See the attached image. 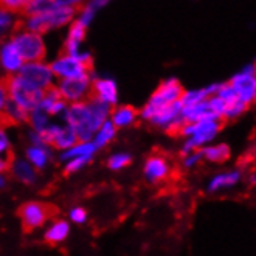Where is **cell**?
<instances>
[{"label": "cell", "mask_w": 256, "mask_h": 256, "mask_svg": "<svg viewBox=\"0 0 256 256\" xmlns=\"http://www.w3.org/2000/svg\"><path fill=\"white\" fill-rule=\"evenodd\" d=\"M250 180H252V184H256V176H254V174H252Z\"/></svg>", "instance_id": "cell-41"}, {"label": "cell", "mask_w": 256, "mask_h": 256, "mask_svg": "<svg viewBox=\"0 0 256 256\" xmlns=\"http://www.w3.org/2000/svg\"><path fill=\"white\" fill-rule=\"evenodd\" d=\"M6 185V177L4 172H0V188H4Z\"/></svg>", "instance_id": "cell-40"}, {"label": "cell", "mask_w": 256, "mask_h": 256, "mask_svg": "<svg viewBox=\"0 0 256 256\" xmlns=\"http://www.w3.org/2000/svg\"><path fill=\"white\" fill-rule=\"evenodd\" d=\"M115 134H116V128L112 124L110 120H108L106 123H104L98 130L96 134L94 135V138H92V143L96 149L100 148H104L108 143H110L115 137Z\"/></svg>", "instance_id": "cell-29"}, {"label": "cell", "mask_w": 256, "mask_h": 256, "mask_svg": "<svg viewBox=\"0 0 256 256\" xmlns=\"http://www.w3.org/2000/svg\"><path fill=\"white\" fill-rule=\"evenodd\" d=\"M11 42L16 47L18 53L24 59V62H39L45 58V44L40 34L18 30L11 36Z\"/></svg>", "instance_id": "cell-7"}, {"label": "cell", "mask_w": 256, "mask_h": 256, "mask_svg": "<svg viewBox=\"0 0 256 256\" xmlns=\"http://www.w3.org/2000/svg\"><path fill=\"white\" fill-rule=\"evenodd\" d=\"M24 64V59L20 58L11 40L5 42L0 47V66L8 74H18Z\"/></svg>", "instance_id": "cell-17"}, {"label": "cell", "mask_w": 256, "mask_h": 256, "mask_svg": "<svg viewBox=\"0 0 256 256\" xmlns=\"http://www.w3.org/2000/svg\"><path fill=\"white\" fill-rule=\"evenodd\" d=\"M6 81H8V92L11 101L19 104L26 112H32L39 106L44 92H39V90H34L30 86H26L18 74H6Z\"/></svg>", "instance_id": "cell-10"}, {"label": "cell", "mask_w": 256, "mask_h": 256, "mask_svg": "<svg viewBox=\"0 0 256 256\" xmlns=\"http://www.w3.org/2000/svg\"><path fill=\"white\" fill-rule=\"evenodd\" d=\"M14 14H11L10 11L0 8V34L6 33L10 28H12L14 25Z\"/></svg>", "instance_id": "cell-34"}, {"label": "cell", "mask_w": 256, "mask_h": 256, "mask_svg": "<svg viewBox=\"0 0 256 256\" xmlns=\"http://www.w3.org/2000/svg\"><path fill=\"white\" fill-rule=\"evenodd\" d=\"M200 162H202L200 150H194V152H190L186 156H182V164H184V168H186V170L196 168Z\"/></svg>", "instance_id": "cell-37"}, {"label": "cell", "mask_w": 256, "mask_h": 256, "mask_svg": "<svg viewBox=\"0 0 256 256\" xmlns=\"http://www.w3.org/2000/svg\"><path fill=\"white\" fill-rule=\"evenodd\" d=\"M25 4H26L25 0H2L0 2V8L10 11L11 14H16V12H24Z\"/></svg>", "instance_id": "cell-36"}, {"label": "cell", "mask_w": 256, "mask_h": 256, "mask_svg": "<svg viewBox=\"0 0 256 256\" xmlns=\"http://www.w3.org/2000/svg\"><path fill=\"white\" fill-rule=\"evenodd\" d=\"M182 120L184 123H199L205 122V120H218L210 108L208 100L199 104H194V106L182 108Z\"/></svg>", "instance_id": "cell-19"}, {"label": "cell", "mask_w": 256, "mask_h": 256, "mask_svg": "<svg viewBox=\"0 0 256 256\" xmlns=\"http://www.w3.org/2000/svg\"><path fill=\"white\" fill-rule=\"evenodd\" d=\"M132 162V157L126 152H118V154H114L109 160H108V166L114 171H118V170H123L126 168L128 164H130Z\"/></svg>", "instance_id": "cell-32"}, {"label": "cell", "mask_w": 256, "mask_h": 256, "mask_svg": "<svg viewBox=\"0 0 256 256\" xmlns=\"http://www.w3.org/2000/svg\"><path fill=\"white\" fill-rule=\"evenodd\" d=\"M18 76L32 88L39 90V92H45L53 87L54 82V74L52 72V67L44 62H25L22 68L19 70Z\"/></svg>", "instance_id": "cell-9"}, {"label": "cell", "mask_w": 256, "mask_h": 256, "mask_svg": "<svg viewBox=\"0 0 256 256\" xmlns=\"http://www.w3.org/2000/svg\"><path fill=\"white\" fill-rule=\"evenodd\" d=\"M25 160L32 164L34 170H44L50 162V150L48 148L42 146H28L25 150Z\"/></svg>", "instance_id": "cell-26"}, {"label": "cell", "mask_w": 256, "mask_h": 256, "mask_svg": "<svg viewBox=\"0 0 256 256\" xmlns=\"http://www.w3.org/2000/svg\"><path fill=\"white\" fill-rule=\"evenodd\" d=\"M4 120V124L6 126H16V124H22L25 122H28V112L25 109H22L19 104H16L14 101H8L5 109L0 112Z\"/></svg>", "instance_id": "cell-24"}, {"label": "cell", "mask_w": 256, "mask_h": 256, "mask_svg": "<svg viewBox=\"0 0 256 256\" xmlns=\"http://www.w3.org/2000/svg\"><path fill=\"white\" fill-rule=\"evenodd\" d=\"M90 98L106 104V106H115L118 101V88L114 80L110 78H92V92Z\"/></svg>", "instance_id": "cell-15"}, {"label": "cell", "mask_w": 256, "mask_h": 256, "mask_svg": "<svg viewBox=\"0 0 256 256\" xmlns=\"http://www.w3.org/2000/svg\"><path fill=\"white\" fill-rule=\"evenodd\" d=\"M92 54L80 52L78 54L70 56L62 54L56 61H53L52 72L54 78L62 80H81V78H90L92 76Z\"/></svg>", "instance_id": "cell-4"}, {"label": "cell", "mask_w": 256, "mask_h": 256, "mask_svg": "<svg viewBox=\"0 0 256 256\" xmlns=\"http://www.w3.org/2000/svg\"><path fill=\"white\" fill-rule=\"evenodd\" d=\"M96 8L94 6V4L92 2H88V4H86V5H81V11H80V16H78V22L81 24V25H84L86 28L92 24V20H94V18H95V14H96Z\"/></svg>", "instance_id": "cell-33"}, {"label": "cell", "mask_w": 256, "mask_h": 256, "mask_svg": "<svg viewBox=\"0 0 256 256\" xmlns=\"http://www.w3.org/2000/svg\"><path fill=\"white\" fill-rule=\"evenodd\" d=\"M240 182H242V171L240 170H228V171H220L216 172L212 178L208 180L206 190L208 192H222L236 188Z\"/></svg>", "instance_id": "cell-16"}, {"label": "cell", "mask_w": 256, "mask_h": 256, "mask_svg": "<svg viewBox=\"0 0 256 256\" xmlns=\"http://www.w3.org/2000/svg\"><path fill=\"white\" fill-rule=\"evenodd\" d=\"M10 172L12 174V177L19 180V182L25 184V185H33L38 180V172L30 164L25 158H16L12 162Z\"/></svg>", "instance_id": "cell-22"}, {"label": "cell", "mask_w": 256, "mask_h": 256, "mask_svg": "<svg viewBox=\"0 0 256 256\" xmlns=\"http://www.w3.org/2000/svg\"><path fill=\"white\" fill-rule=\"evenodd\" d=\"M16 160L12 152V146L5 129L0 128V172L10 171L12 162Z\"/></svg>", "instance_id": "cell-27"}, {"label": "cell", "mask_w": 256, "mask_h": 256, "mask_svg": "<svg viewBox=\"0 0 256 256\" xmlns=\"http://www.w3.org/2000/svg\"><path fill=\"white\" fill-rule=\"evenodd\" d=\"M109 116L110 108L92 98L84 102L68 104L64 112L66 126L76 134L78 142H92L96 130L108 122Z\"/></svg>", "instance_id": "cell-1"}, {"label": "cell", "mask_w": 256, "mask_h": 256, "mask_svg": "<svg viewBox=\"0 0 256 256\" xmlns=\"http://www.w3.org/2000/svg\"><path fill=\"white\" fill-rule=\"evenodd\" d=\"M40 134L42 142L45 146H52L59 150H67L73 148L78 143V137L68 126H58V124H50L47 129H44Z\"/></svg>", "instance_id": "cell-12"}, {"label": "cell", "mask_w": 256, "mask_h": 256, "mask_svg": "<svg viewBox=\"0 0 256 256\" xmlns=\"http://www.w3.org/2000/svg\"><path fill=\"white\" fill-rule=\"evenodd\" d=\"M58 88L61 98L68 104L84 102L90 100V92H92V76L90 78H81V80H62L59 81Z\"/></svg>", "instance_id": "cell-11"}, {"label": "cell", "mask_w": 256, "mask_h": 256, "mask_svg": "<svg viewBox=\"0 0 256 256\" xmlns=\"http://www.w3.org/2000/svg\"><path fill=\"white\" fill-rule=\"evenodd\" d=\"M222 129L220 120H205V122L199 123H184L182 129H180V135H184L186 138L180 154L186 156L194 150H200L202 148L208 146L212 143Z\"/></svg>", "instance_id": "cell-3"}, {"label": "cell", "mask_w": 256, "mask_h": 256, "mask_svg": "<svg viewBox=\"0 0 256 256\" xmlns=\"http://www.w3.org/2000/svg\"><path fill=\"white\" fill-rule=\"evenodd\" d=\"M70 219L74 224H84L87 220V212L81 206H74L70 210Z\"/></svg>", "instance_id": "cell-39"}, {"label": "cell", "mask_w": 256, "mask_h": 256, "mask_svg": "<svg viewBox=\"0 0 256 256\" xmlns=\"http://www.w3.org/2000/svg\"><path fill=\"white\" fill-rule=\"evenodd\" d=\"M48 116H50L48 114H45L39 108L33 109L32 112H28V123L32 124V130L42 132L44 129H47L50 126Z\"/></svg>", "instance_id": "cell-31"}, {"label": "cell", "mask_w": 256, "mask_h": 256, "mask_svg": "<svg viewBox=\"0 0 256 256\" xmlns=\"http://www.w3.org/2000/svg\"><path fill=\"white\" fill-rule=\"evenodd\" d=\"M172 166L170 160L162 154L149 156L144 162L143 174L149 184H162L171 177Z\"/></svg>", "instance_id": "cell-14"}, {"label": "cell", "mask_w": 256, "mask_h": 256, "mask_svg": "<svg viewBox=\"0 0 256 256\" xmlns=\"http://www.w3.org/2000/svg\"><path fill=\"white\" fill-rule=\"evenodd\" d=\"M182 95H184V87L177 78L164 80L156 88V92L150 95L149 101L146 102V106L142 109V112H140L142 118L146 120V122H149V120L152 118L160 109L180 101Z\"/></svg>", "instance_id": "cell-5"}, {"label": "cell", "mask_w": 256, "mask_h": 256, "mask_svg": "<svg viewBox=\"0 0 256 256\" xmlns=\"http://www.w3.org/2000/svg\"><path fill=\"white\" fill-rule=\"evenodd\" d=\"M68 233H70L68 222L64 220V219H58L50 225L47 230H45L44 239H45V242H47V244L56 246V244L64 242V240L67 239V236H68Z\"/></svg>", "instance_id": "cell-23"}, {"label": "cell", "mask_w": 256, "mask_h": 256, "mask_svg": "<svg viewBox=\"0 0 256 256\" xmlns=\"http://www.w3.org/2000/svg\"><path fill=\"white\" fill-rule=\"evenodd\" d=\"M202 160H206L210 163L220 164L230 160L232 157V148L227 143H216V144H208L200 149Z\"/></svg>", "instance_id": "cell-21"}, {"label": "cell", "mask_w": 256, "mask_h": 256, "mask_svg": "<svg viewBox=\"0 0 256 256\" xmlns=\"http://www.w3.org/2000/svg\"><path fill=\"white\" fill-rule=\"evenodd\" d=\"M210 98V94L206 87L202 88H190V90H184V95L180 98V102H182V108H188V106H194V104L204 102Z\"/></svg>", "instance_id": "cell-30"}, {"label": "cell", "mask_w": 256, "mask_h": 256, "mask_svg": "<svg viewBox=\"0 0 256 256\" xmlns=\"http://www.w3.org/2000/svg\"><path fill=\"white\" fill-rule=\"evenodd\" d=\"M138 112L132 106H116L110 112V122L115 128H128L135 123Z\"/></svg>", "instance_id": "cell-25"}, {"label": "cell", "mask_w": 256, "mask_h": 256, "mask_svg": "<svg viewBox=\"0 0 256 256\" xmlns=\"http://www.w3.org/2000/svg\"><path fill=\"white\" fill-rule=\"evenodd\" d=\"M10 101V92H8V81L6 76L0 78V112H2Z\"/></svg>", "instance_id": "cell-38"}, {"label": "cell", "mask_w": 256, "mask_h": 256, "mask_svg": "<svg viewBox=\"0 0 256 256\" xmlns=\"http://www.w3.org/2000/svg\"><path fill=\"white\" fill-rule=\"evenodd\" d=\"M78 6H81V4L74 2V0H56V6L53 10L26 18L24 30L36 34H42L47 33L48 30L64 26L73 22Z\"/></svg>", "instance_id": "cell-2"}, {"label": "cell", "mask_w": 256, "mask_h": 256, "mask_svg": "<svg viewBox=\"0 0 256 256\" xmlns=\"http://www.w3.org/2000/svg\"><path fill=\"white\" fill-rule=\"evenodd\" d=\"M96 150V148L94 146L92 142H78L73 148L64 150L61 154V160H73V158H78V157H92L94 152Z\"/></svg>", "instance_id": "cell-28"}, {"label": "cell", "mask_w": 256, "mask_h": 256, "mask_svg": "<svg viewBox=\"0 0 256 256\" xmlns=\"http://www.w3.org/2000/svg\"><path fill=\"white\" fill-rule=\"evenodd\" d=\"M86 26L81 25L78 20H73L70 24V28H68V34H67V39H66V47H64V54H70V56H74L80 53V45L81 42L84 40L86 38Z\"/></svg>", "instance_id": "cell-20"}, {"label": "cell", "mask_w": 256, "mask_h": 256, "mask_svg": "<svg viewBox=\"0 0 256 256\" xmlns=\"http://www.w3.org/2000/svg\"><path fill=\"white\" fill-rule=\"evenodd\" d=\"M228 84L232 86L234 95L246 106H252L256 102V61L246 64L238 73L230 78Z\"/></svg>", "instance_id": "cell-6"}, {"label": "cell", "mask_w": 256, "mask_h": 256, "mask_svg": "<svg viewBox=\"0 0 256 256\" xmlns=\"http://www.w3.org/2000/svg\"><path fill=\"white\" fill-rule=\"evenodd\" d=\"M92 157H78V158H73V160H68L67 164H66V174H73V172H78L80 170H82V166L90 162Z\"/></svg>", "instance_id": "cell-35"}, {"label": "cell", "mask_w": 256, "mask_h": 256, "mask_svg": "<svg viewBox=\"0 0 256 256\" xmlns=\"http://www.w3.org/2000/svg\"><path fill=\"white\" fill-rule=\"evenodd\" d=\"M149 123H152L154 126L166 130L168 134H178L184 126L182 102L177 101L174 104H170V106L160 109L152 118L149 120Z\"/></svg>", "instance_id": "cell-13"}, {"label": "cell", "mask_w": 256, "mask_h": 256, "mask_svg": "<svg viewBox=\"0 0 256 256\" xmlns=\"http://www.w3.org/2000/svg\"><path fill=\"white\" fill-rule=\"evenodd\" d=\"M39 109H42L45 114L48 115H59V114H64L67 109V102L61 98L59 95L58 88L53 86L52 88L45 90L42 94V100L39 102Z\"/></svg>", "instance_id": "cell-18"}, {"label": "cell", "mask_w": 256, "mask_h": 256, "mask_svg": "<svg viewBox=\"0 0 256 256\" xmlns=\"http://www.w3.org/2000/svg\"><path fill=\"white\" fill-rule=\"evenodd\" d=\"M56 208L50 204L39 202V200H32L25 202L19 208V218L22 222V228L25 233H32L33 230L42 227V225L52 219L56 214Z\"/></svg>", "instance_id": "cell-8"}]
</instances>
